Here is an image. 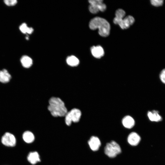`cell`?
<instances>
[{
	"label": "cell",
	"instance_id": "cell-1",
	"mask_svg": "<svg viewBox=\"0 0 165 165\" xmlns=\"http://www.w3.org/2000/svg\"><path fill=\"white\" fill-rule=\"evenodd\" d=\"M48 109L55 117L65 116L68 112L64 102L59 97H53L50 99Z\"/></svg>",
	"mask_w": 165,
	"mask_h": 165
},
{
	"label": "cell",
	"instance_id": "cell-2",
	"mask_svg": "<svg viewBox=\"0 0 165 165\" xmlns=\"http://www.w3.org/2000/svg\"><path fill=\"white\" fill-rule=\"evenodd\" d=\"M89 26L90 29L93 30L98 28L99 34L102 37H107L109 34L110 24L103 18L98 17L93 18L90 21Z\"/></svg>",
	"mask_w": 165,
	"mask_h": 165
},
{
	"label": "cell",
	"instance_id": "cell-3",
	"mask_svg": "<svg viewBox=\"0 0 165 165\" xmlns=\"http://www.w3.org/2000/svg\"><path fill=\"white\" fill-rule=\"evenodd\" d=\"M125 12L121 9H117L116 12L115 17L113 19L114 23L119 25L123 29L128 28L134 22V19L132 16H128L123 18Z\"/></svg>",
	"mask_w": 165,
	"mask_h": 165
},
{
	"label": "cell",
	"instance_id": "cell-4",
	"mask_svg": "<svg viewBox=\"0 0 165 165\" xmlns=\"http://www.w3.org/2000/svg\"><path fill=\"white\" fill-rule=\"evenodd\" d=\"M104 152L108 157L114 158L121 152V150L120 146L116 142L112 141L106 144Z\"/></svg>",
	"mask_w": 165,
	"mask_h": 165
},
{
	"label": "cell",
	"instance_id": "cell-5",
	"mask_svg": "<svg viewBox=\"0 0 165 165\" xmlns=\"http://www.w3.org/2000/svg\"><path fill=\"white\" fill-rule=\"evenodd\" d=\"M81 116V111L77 108H73L68 112L65 116V121L68 126L71 125L72 122L77 123L80 119Z\"/></svg>",
	"mask_w": 165,
	"mask_h": 165
},
{
	"label": "cell",
	"instance_id": "cell-6",
	"mask_svg": "<svg viewBox=\"0 0 165 165\" xmlns=\"http://www.w3.org/2000/svg\"><path fill=\"white\" fill-rule=\"evenodd\" d=\"M88 2L90 4L89 9L92 13H96L99 11L103 12L106 9V6L102 0H90Z\"/></svg>",
	"mask_w": 165,
	"mask_h": 165
},
{
	"label": "cell",
	"instance_id": "cell-7",
	"mask_svg": "<svg viewBox=\"0 0 165 165\" xmlns=\"http://www.w3.org/2000/svg\"><path fill=\"white\" fill-rule=\"evenodd\" d=\"M1 142L3 145L6 146L13 147L16 144V140L13 134L9 132H6L2 136Z\"/></svg>",
	"mask_w": 165,
	"mask_h": 165
},
{
	"label": "cell",
	"instance_id": "cell-8",
	"mask_svg": "<svg viewBox=\"0 0 165 165\" xmlns=\"http://www.w3.org/2000/svg\"><path fill=\"white\" fill-rule=\"evenodd\" d=\"M88 143L90 148L94 151L98 150L101 145L99 139L95 136L91 137L88 141Z\"/></svg>",
	"mask_w": 165,
	"mask_h": 165
},
{
	"label": "cell",
	"instance_id": "cell-9",
	"mask_svg": "<svg viewBox=\"0 0 165 165\" xmlns=\"http://www.w3.org/2000/svg\"><path fill=\"white\" fill-rule=\"evenodd\" d=\"M140 137L135 132L131 133L128 136V142L132 146L137 145L140 142Z\"/></svg>",
	"mask_w": 165,
	"mask_h": 165
},
{
	"label": "cell",
	"instance_id": "cell-10",
	"mask_svg": "<svg viewBox=\"0 0 165 165\" xmlns=\"http://www.w3.org/2000/svg\"><path fill=\"white\" fill-rule=\"evenodd\" d=\"M92 54L94 57L100 58L104 54V52L102 47L100 46H93L91 48Z\"/></svg>",
	"mask_w": 165,
	"mask_h": 165
},
{
	"label": "cell",
	"instance_id": "cell-11",
	"mask_svg": "<svg viewBox=\"0 0 165 165\" xmlns=\"http://www.w3.org/2000/svg\"><path fill=\"white\" fill-rule=\"evenodd\" d=\"M147 116L150 120L152 122H159L162 120V118L159 114V112L157 110L148 111L147 113Z\"/></svg>",
	"mask_w": 165,
	"mask_h": 165
},
{
	"label": "cell",
	"instance_id": "cell-12",
	"mask_svg": "<svg viewBox=\"0 0 165 165\" xmlns=\"http://www.w3.org/2000/svg\"><path fill=\"white\" fill-rule=\"evenodd\" d=\"M27 160L32 164H35L41 161L38 153L35 151L30 152L28 156Z\"/></svg>",
	"mask_w": 165,
	"mask_h": 165
},
{
	"label": "cell",
	"instance_id": "cell-13",
	"mask_svg": "<svg viewBox=\"0 0 165 165\" xmlns=\"http://www.w3.org/2000/svg\"><path fill=\"white\" fill-rule=\"evenodd\" d=\"M122 123L125 127L128 129H130L134 126L135 121L132 117L129 116H127L123 118Z\"/></svg>",
	"mask_w": 165,
	"mask_h": 165
},
{
	"label": "cell",
	"instance_id": "cell-14",
	"mask_svg": "<svg viewBox=\"0 0 165 165\" xmlns=\"http://www.w3.org/2000/svg\"><path fill=\"white\" fill-rule=\"evenodd\" d=\"M22 137L24 141L27 143H32L35 139L33 134L29 131L24 132L23 134Z\"/></svg>",
	"mask_w": 165,
	"mask_h": 165
},
{
	"label": "cell",
	"instance_id": "cell-15",
	"mask_svg": "<svg viewBox=\"0 0 165 165\" xmlns=\"http://www.w3.org/2000/svg\"><path fill=\"white\" fill-rule=\"evenodd\" d=\"M11 78V76L7 71L3 69L0 71V82L2 83L9 82Z\"/></svg>",
	"mask_w": 165,
	"mask_h": 165
},
{
	"label": "cell",
	"instance_id": "cell-16",
	"mask_svg": "<svg viewBox=\"0 0 165 165\" xmlns=\"http://www.w3.org/2000/svg\"><path fill=\"white\" fill-rule=\"evenodd\" d=\"M20 62L22 66L24 68H30L32 64V59L29 57L24 55L20 59Z\"/></svg>",
	"mask_w": 165,
	"mask_h": 165
},
{
	"label": "cell",
	"instance_id": "cell-17",
	"mask_svg": "<svg viewBox=\"0 0 165 165\" xmlns=\"http://www.w3.org/2000/svg\"><path fill=\"white\" fill-rule=\"evenodd\" d=\"M67 64L71 66H76L79 64V60L78 59L74 56L68 57L66 59Z\"/></svg>",
	"mask_w": 165,
	"mask_h": 165
},
{
	"label": "cell",
	"instance_id": "cell-18",
	"mask_svg": "<svg viewBox=\"0 0 165 165\" xmlns=\"http://www.w3.org/2000/svg\"><path fill=\"white\" fill-rule=\"evenodd\" d=\"M19 29L20 31L24 34L27 33L28 34H31L33 31V28L28 27L27 24L25 23L22 24L20 26Z\"/></svg>",
	"mask_w": 165,
	"mask_h": 165
},
{
	"label": "cell",
	"instance_id": "cell-19",
	"mask_svg": "<svg viewBox=\"0 0 165 165\" xmlns=\"http://www.w3.org/2000/svg\"><path fill=\"white\" fill-rule=\"evenodd\" d=\"M5 3L9 6H12L15 5L17 3L16 0H5L4 1Z\"/></svg>",
	"mask_w": 165,
	"mask_h": 165
},
{
	"label": "cell",
	"instance_id": "cell-20",
	"mask_svg": "<svg viewBox=\"0 0 165 165\" xmlns=\"http://www.w3.org/2000/svg\"><path fill=\"white\" fill-rule=\"evenodd\" d=\"M152 4L155 6H161L163 2L162 0H152L151 1Z\"/></svg>",
	"mask_w": 165,
	"mask_h": 165
},
{
	"label": "cell",
	"instance_id": "cell-21",
	"mask_svg": "<svg viewBox=\"0 0 165 165\" xmlns=\"http://www.w3.org/2000/svg\"><path fill=\"white\" fill-rule=\"evenodd\" d=\"M159 77L161 81L165 84V69H163L159 75Z\"/></svg>",
	"mask_w": 165,
	"mask_h": 165
}]
</instances>
